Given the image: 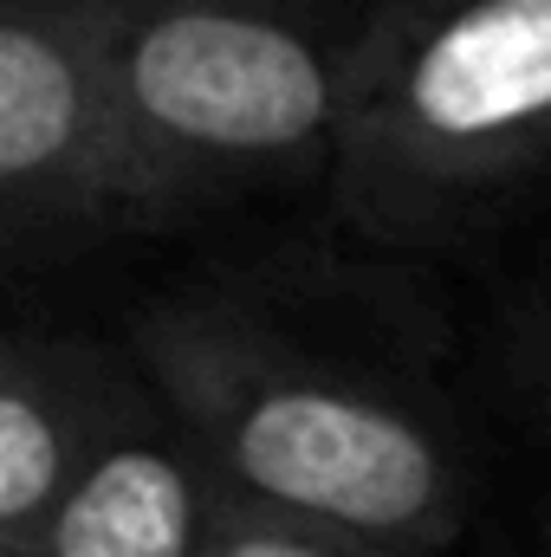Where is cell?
<instances>
[{
	"label": "cell",
	"mask_w": 551,
	"mask_h": 557,
	"mask_svg": "<svg viewBox=\"0 0 551 557\" xmlns=\"http://www.w3.org/2000/svg\"><path fill=\"white\" fill-rule=\"evenodd\" d=\"M383 0H118L149 221L331 182Z\"/></svg>",
	"instance_id": "cell-3"
},
{
	"label": "cell",
	"mask_w": 551,
	"mask_h": 557,
	"mask_svg": "<svg viewBox=\"0 0 551 557\" xmlns=\"http://www.w3.org/2000/svg\"><path fill=\"white\" fill-rule=\"evenodd\" d=\"M0 234L13 267L156 234L118 78V0H0Z\"/></svg>",
	"instance_id": "cell-4"
},
{
	"label": "cell",
	"mask_w": 551,
	"mask_h": 557,
	"mask_svg": "<svg viewBox=\"0 0 551 557\" xmlns=\"http://www.w3.org/2000/svg\"><path fill=\"white\" fill-rule=\"evenodd\" d=\"M0 557H39V552H13V545H0Z\"/></svg>",
	"instance_id": "cell-9"
},
{
	"label": "cell",
	"mask_w": 551,
	"mask_h": 557,
	"mask_svg": "<svg viewBox=\"0 0 551 557\" xmlns=\"http://www.w3.org/2000/svg\"><path fill=\"white\" fill-rule=\"evenodd\" d=\"M513 357H519L526 396H532L539 416L551 421V273L539 278V292H532V305H526V318H519V331H513Z\"/></svg>",
	"instance_id": "cell-8"
},
{
	"label": "cell",
	"mask_w": 551,
	"mask_h": 557,
	"mask_svg": "<svg viewBox=\"0 0 551 557\" xmlns=\"http://www.w3.org/2000/svg\"><path fill=\"white\" fill-rule=\"evenodd\" d=\"M546 557H551V506H546Z\"/></svg>",
	"instance_id": "cell-10"
},
{
	"label": "cell",
	"mask_w": 551,
	"mask_h": 557,
	"mask_svg": "<svg viewBox=\"0 0 551 557\" xmlns=\"http://www.w3.org/2000/svg\"><path fill=\"white\" fill-rule=\"evenodd\" d=\"M228 486L188 441V428L143 389L137 409L78 473L39 557H201Z\"/></svg>",
	"instance_id": "cell-6"
},
{
	"label": "cell",
	"mask_w": 551,
	"mask_h": 557,
	"mask_svg": "<svg viewBox=\"0 0 551 557\" xmlns=\"http://www.w3.org/2000/svg\"><path fill=\"white\" fill-rule=\"evenodd\" d=\"M551 175V0H383L331 162L357 240L434 253L493 234Z\"/></svg>",
	"instance_id": "cell-2"
},
{
	"label": "cell",
	"mask_w": 551,
	"mask_h": 557,
	"mask_svg": "<svg viewBox=\"0 0 551 557\" xmlns=\"http://www.w3.org/2000/svg\"><path fill=\"white\" fill-rule=\"evenodd\" d=\"M143 383L234 499L441 557L474 512V467L409 383L305 344L260 305L175 292L124 331Z\"/></svg>",
	"instance_id": "cell-1"
},
{
	"label": "cell",
	"mask_w": 551,
	"mask_h": 557,
	"mask_svg": "<svg viewBox=\"0 0 551 557\" xmlns=\"http://www.w3.org/2000/svg\"><path fill=\"white\" fill-rule=\"evenodd\" d=\"M201 557H428L351 525H325V519H298L279 506H254V499H221V519L208 532Z\"/></svg>",
	"instance_id": "cell-7"
},
{
	"label": "cell",
	"mask_w": 551,
	"mask_h": 557,
	"mask_svg": "<svg viewBox=\"0 0 551 557\" xmlns=\"http://www.w3.org/2000/svg\"><path fill=\"white\" fill-rule=\"evenodd\" d=\"M149 389L131 344L7 331L0 344V545L39 552L52 512Z\"/></svg>",
	"instance_id": "cell-5"
}]
</instances>
